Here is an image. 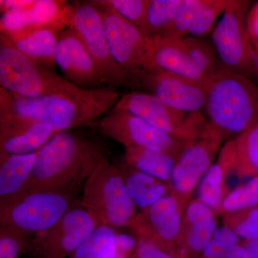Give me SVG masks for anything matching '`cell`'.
Wrapping results in <instances>:
<instances>
[{"mask_svg": "<svg viewBox=\"0 0 258 258\" xmlns=\"http://www.w3.org/2000/svg\"><path fill=\"white\" fill-rule=\"evenodd\" d=\"M117 88H81L74 92L24 98L0 88V118L41 122L56 132L93 125L120 99Z\"/></svg>", "mask_w": 258, "mask_h": 258, "instance_id": "1", "label": "cell"}, {"mask_svg": "<svg viewBox=\"0 0 258 258\" xmlns=\"http://www.w3.org/2000/svg\"><path fill=\"white\" fill-rule=\"evenodd\" d=\"M106 157L96 142L68 132H58L37 152L26 191L71 193L86 181Z\"/></svg>", "mask_w": 258, "mask_h": 258, "instance_id": "2", "label": "cell"}, {"mask_svg": "<svg viewBox=\"0 0 258 258\" xmlns=\"http://www.w3.org/2000/svg\"><path fill=\"white\" fill-rule=\"evenodd\" d=\"M206 120L226 142L258 123V86L243 75L222 69L206 85Z\"/></svg>", "mask_w": 258, "mask_h": 258, "instance_id": "3", "label": "cell"}, {"mask_svg": "<svg viewBox=\"0 0 258 258\" xmlns=\"http://www.w3.org/2000/svg\"><path fill=\"white\" fill-rule=\"evenodd\" d=\"M0 85L8 92L24 98L74 92L81 88L57 74L55 70L34 62L1 32Z\"/></svg>", "mask_w": 258, "mask_h": 258, "instance_id": "4", "label": "cell"}, {"mask_svg": "<svg viewBox=\"0 0 258 258\" xmlns=\"http://www.w3.org/2000/svg\"><path fill=\"white\" fill-rule=\"evenodd\" d=\"M81 205L92 214L99 225L113 228L127 227L137 215L123 173L106 157L85 181Z\"/></svg>", "mask_w": 258, "mask_h": 258, "instance_id": "5", "label": "cell"}, {"mask_svg": "<svg viewBox=\"0 0 258 258\" xmlns=\"http://www.w3.org/2000/svg\"><path fill=\"white\" fill-rule=\"evenodd\" d=\"M71 194L55 191H26L0 203V226L25 235L45 232L71 209Z\"/></svg>", "mask_w": 258, "mask_h": 258, "instance_id": "6", "label": "cell"}, {"mask_svg": "<svg viewBox=\"0 0 258 258\" xmlns=\"http://www.w3.org/2000/svg\"><path fill=\"white\" fill-rule=\"evenodd\" d=\"M249 2L230 0L212 30V42L224 69L254 74V50L247 27Z\"/></svg>", "mask_w": 258, "mask_h": 258, "instance_id": "7", "label": "cell"}, {"mask_svg": "<svg viewBox=\"0 0 258 258\" xmlns=\"http://www.w3.org/2000/svg\"><path fill=\"white\" fill-rule=\"evenodd\" d=\"M93 126L103 137L121 144L125 149L146 148L180 156L189 143L159 130L138 115L115 107Z\"/></svg>", "mask_w": 258, "mask_h": 258, "instance_id": "8", "label": "cell"}, {"mask_svg": "<svg viewBox=\"0 0 258 258\" xmlns=\"http://www.w3.org/2000/svg\"><path fill=\"white\" fill-rule=\"evenodd\" d=\"M114 107L138 115L159 130L185 142L198 138L208 125L203 113L177 111L143 91L120 96Z\"/></svg>", "mask_w": 258, "mask_h": 258, "instance_id": "9", "label": "cell"}, {"mask_svg": "<svg viewBox=\"0 0 258 258\" xmlns=\"http://www.w3.org/2000/svg\"><path fill=\"white\" fill-rule=\"evenodd\" d=\"M186 205L169 192L137 214L127 227L137 240L149 241L165 250L179 254L180 236Z\"/></svg>", "mask_w": 258, "mask_h": 258, "instance_id": "10", "label": "cell"}, {"mask_svg": "<svg viewBox=\"0 0 258 258\" xmlns=\"http://www.w3.org/2000/svg\"><path fill=\"white\" fill-rule=\"evenodd\" d=\"M223 139L210 126L189 142L176 161L170 181L169 192L187 205L194 190L215 163Z\"/></svg>", "mask_w": 258, "mask_h": 258, "instance_id": "11", "label": "cell"}, {"mask_svg": "<svg viewBox=\"0 0 258 258\" xmlns=\"http://www.w3.org/2000/svg\"><path fill=\"white\" fill-rule=\"evenodd\" d=\"M98 9L111 55L126 75L128 87L132 88L137 78L148 71L150 40L141 29L118 15Z\"/></svg>", "mask_w": 258, "mask_h": 258, "instance_id": "12", "label": "cell"}, {"mask_svg": "<svg viewBox=\"0 0 258 258\" xmlns=\"http://www.w3.org/2000/svg\"><path fill=\"white\" fill-rule=\"evenodd\" d=\"M71 28L82 40L107 86H128L126 75L111 55L101 11L91 1L73 6Z\"/></svg>", "mask_w": 258, "mask_h": 258, "instance_id": "13", "label": "cell"}, {"mask_svg": "<svg viewBox=\"0 0 258 258\" xmlns=\"http://www.w3.org/2000/svg\"><path fill=\"white\" fill-rule=\"evenodd\" d=\"M98 225L86 209H71L55 225L37 235L32 249L41 258H71Z\"/></svg>", "mask_w": 258, "mask_h": 258, "instance_id": "14", "label": "cell"}, {"mask_svg": "<svg viewBox=\"0 0 258 258\" xmlns=\"http://www.w3.org/2000/svg\"><path fill=\"white\" fill-rule=\"evenodd\" d=\"M132 88L155 97L161 103L177 111L202 113L206 101V86L161 71H144Z\"/></svg>", "mask_w": 258, "mask_h": 258, "instance_id": "15", "label": "cell"}, {"mask_svg": "<svg viewBox=\"0 0 258 258\" xmlns=\"http://www.w3.org/2000/svg\"><path fill=\"white\" fill-rule=\"evenodd\" d=\"M55 61L63 77L76 86L96 88L106 84L91 54L71 27L59 35Z\"/></svg>", "mask_w": 258, "mask_h": 258, "instance_id": "16", "label": "cell"}, {"mask_svg": "<svg viewBox=\"0 0 258 258\" xmlns=\"http://www.w3.org/2000/svg\"><path fill=\"white\" fill-rule=\"evenodd\" d=\"M149 40L150 54L147 71L168 73L206 86L210 79L191 60L181 39L161 36Z\"/></svg>", "mask_w": 258, "mask_h": 258, "instance_id": "17", "label": "cell"}, {"mask_svg": "<svg viewBox=\"0 0 258 258\" xmlns=\"http://www.w3.org/2000/svg\"><path fill=\"white\" fill-rule=\"evenodd\" d=\"M58 133L41 122L17 118H0V154L36 152Z\"/></svg>", "mask_w": 258, "mask_h": 258, "instance_id": "18", "label": "cell"}, {"mask_svg": "<svg viewBox=\"0 0 258 258\" xmlns=\"http://www.w3.org/2000/svg\"><path fill=\"white\" fill-rule=\"evenodd\" d=\"M216 215L198 199H191L184 211L179 253L199 258L217 228Z\"/></svg>", "mask_w": 258, "mask_h": 258, "instance_id": "19", "label": "cell"}, {"mask_svg": "<svg viewBox=\"0 0 258 258\" xmlns=\"http://www.w3.org/2000/svg\"><path fill=\"white\" fill-rule=\"evenodd\" d=\"M236 149L234 139L222 145L217 160L207 171L198 185V200L220 215L224 199L230 192L228 178L235 174Z\"/></svg>", "mask_w": 258, "mask_h": 258, "instance_id": "20", "label": "cell"}, {"mask_svg": "<svg viewBox=\"0 0 258 258\" xmlns=\"http://www.w3.org/2000/svg\"><path fill=\"white\" fill-rule=\"evenodd\" d=\"M21 8L28 30L50 28L59 31L71 27L73 6L62 0H1L0 10Z\"/></svg>", "mask_w": 258, "mask_h": 258, "instance_id": "21", "label": "cell"}, {"mask_svg": "<svg viewBox=\"0 0 258 258\" xmlns=\"http://www.w3.org/2000/svg\"><path fill=\"white\" fill-rule=\"evenodd\" d=\"M61 32L40 28L5 35L20 52L34 62L55 70V51Z\"/></svg>", "mask_w": 258, "mask_h": 258, "instance_id": "22", "label": "cell"}, {"mask_svg": "<svg viewBox=\"0 0 258 258\" xmlns=\"http://www.w3.org/2000/svg\"><path fill=\"white\" fill-rule=\"evenodd\" d=\"M37 152L13 155L0 154V203L25 191L36 161Z\"/></svg>", "mask_w": 258, "mask_h": 258, "instance_id": "23", "label": "cell"}, {"mask_svg": "<svg viewBox=\"0 0 258 258\" xmlns=\"http://www.w3.org/2000/svg\"><path fill=\"white\" fill-rule=\"evenodd\" d=\"M179 157V155L162 151L130 147L125 148L123 159L131 169L169 184Z\"/></svg>", "mask_w": 258, "mask_h": 258, "instance_id": "24", "label": "cell"}, {"mask_svg": "<svg viewBox=\"0 0 258 258\" xmlns=\"http://www.w3.org/2000/svg\"><path fill=\"white\" fill-rule=\"evenodd\" d=\"M124 175V174H123ZM127 191L136 207L147 209L169 192V184L140 171L132 170L125 174Z\"/></svg>", "mask_w": 258, "mask_h": 258, "instance_id": "25", "label": "cell"}, {"mask_svg": "<svg viewBox=\"0 0 258 258\" xmlns=\"http://www.w3.org/2000/svg\"><path fill=\"white\" fill-rule=\"evenodd\" d=\"M235 175L240 179L258 176V123L234 139Z\"/></svg>", "mask_w": 258, "mask_h": 258, "instance_id": "26", "label": "cell"}, {"mask_svg": "<svg viewBox=\"0 0 258 258\" xmlns=\"http://www.w3.org/2000/svg\"><path fill=\"white\" fill-rule=\"evenodd\" d=\"M182 0H150L142 31L149 39L164 36L171 28Z\"/></svg>", "mask_w": 258, "mask_h": 258, "instance_id": "27", "label": "cell"}, {"mask_svg": "<svg viewBox=\"0 0 258 258\" xmlns=\"http://www.w3.org/2000/svg\"><path fill=\"white\" fill-rule=\"evenodd\" d=\"M181 41L191 60L209 79L224 69L213 43L205 37L188 35Z\"/></svg>", "mask_w": 258, "mask_h": 258, "instance_id": "28", "label": "cell"}, {"mask_svg": "<svg viewBox=\"0 0 258 258\" xmlns=\"http://www.w3.org/2000/svg\"><path fill=\"white\" fill-rule=\"evenodd\" d=\"M115 232L113 227L98 225L71 258H113Z\"/></svg>", "mask_w": 258, "mask_h": 258, "instance_id": "29", "label": "cell"}, {"mask_svg": "<svg viewBox=\"0 0 258 258\" xmlns=\"http://www.w3.org/2000/svg\"><path fill=\"white\" fill-rule=\"evenodd\" d=\"M100 9L118 15L142 30L150 0H95Z\"/></svg>", "mask_w": 258, "mask_h": 258, "instance_id": "30", "label": "cell"}, {"mask_svg": "<svg viewBox=\"0 0 258 258\" xmlns=\"http://www.w3.org/2000/svg\"><path fill=\"white\" fill-rule=\"evenodd\" d=\"M258 206V176L238 185L224 199L220 215L242 211Z\"/></svg>", "mask_w": 258, "mask_h": 258, "instance_id": "31", "label": "cell"}, {"mask_svg": "<svg viewBox=\"0 0 258 258\" xmlns=\"http://www.w3.org/2000/svg\"><path fill=\"white\" fill-rule=\"evenodd\" d=\"M229 1L230 0H200L189 35L205 37L212 32L217 18L223 14Z\"/></svg>", "mask_w": 258, "mask_h": 258, "instance_id": "32", "label": "cell"}, {"mask_svg": "<svg viewBox=\"0 0 258 258\" xmlns=\"http://www.w3.org/2000/svg\"><path fill=\"white\" fill-rule=\"evenodd\" d=\"M223 225L232 229L242 240L258 239V206L225 214Z\"/></svg>", "mask_w": 258, "mask_h": 258, "instance_id": "33", "label": "cell"}, {"mask_svg": "<svg viewBox=\"0 0 258 258\" xmlns=\"http://www.w3.org/2000/svg\"><path fill=\"white\" fill-rule=\"evenodd\" d=\"M200 4V0H182L174 23L164 36L180 40L188 36Z\"/></svg>", "mask_w": 258, "mask_h": 258, "instance_id": "34", "label": "cell"}, {"mask_svg": "<svg viewBox=\"0 0 258 258\" xmlns=\"http://www.w3.org/2000/svg\"><path fill=\"white\" fill-rule=\"evenodd\" d=\"M27 236L15 229L0 226V258H18L29 247Z\"/></svg>", "mask_w": 258, "mask_h": 258, "instance_id": "35", "label": "cell"}, {"mask_svg": "<svg viewBox=\"0 0 258 258\" xmlns=\"http://www.w3.org/2000/svg\"><path fill=\"white\" fill-rule=\"evenodd\" d=\"M199 258H247V252L242 241L239 244L227 245L212 239Z\"/></svg>", "mask_w": 258, "mask_h": 258, "instance_id": "36", "label": "cell"}, {"mask_svg": "<svg viewBox=\"0 0 258 258\" xmlns=\"http://www.w3.org/2000/svg\"><path fill=\"white\" fill-rule=\"evenodd\" d=\"M138 240L123 233H115V253L113 258H137Z\"/></svg>", "mask_w": 258, "mask_h": 258, "instance_id": "37", "label": "cell"}, {"mask_svg": "<svg viewBox=\"0 0 258 258\" xmlns=\"http://www.w3.org/2000/svg\"><path fill=\"white\" fill-rule=\"evenodd\" d=\"M137 258H184L144 240H138Z\"/></svg>", "mask_w": 258, "mask_h": 258, "instance_id": "38", "label": "cell"}, {"mask_svg": "<svg viewBox=\"0 0 258 258\" xmlns=\"http://www.w3.org/2000/svg\"><path fill=\"white\" fill-rule=\"evenodd\" d=\"M212 239L219 243L227 245L239 244L241 242L238 235L232 229L225 225L217 227L214 232Z\"/></svg>", "mask_w": 258, "mask_h": 258, "instance_id": "39", "label": "cell"}, {"mask_svg": "<svg viewBox=\"0 0 258 258\" xmlns=\"http://www.w3.org/2000/svg\"><path fill=\"white\" fill-rule=\"evenodd\" d=\"M247 27L254 50H258V3L252 7L247 15Z\"/></svg>", "mask_w": 258, "mask_h": 258, "instance_id": "40", "label": "cell"}, {"mask_svg": "<svg viewBox=\"0 0 258 258\" xmlns=\"http://www.w3.org/2000/svg\"><path fill=\"white\" fill-rule=\"evenodd\" d=\"M254 74L258 76V50H254Z\"/></svg>", "mask_w": 258, "mask_h": 258, "instance_id": "41", "label": "cell"}, {"mask_svg": "<svg viewBox=\"0 0 258 258\" xmlns=\"http://www.w3.org/2000/svg\"><path fill=\"white\" fill-rule=\"evenodd\" d=\"M257 77H258V76H257Z\"/></svg>", "mask_w": 258, "mask_h": 258, "instance_id": "42", "label": "cell"}]
</instances>
